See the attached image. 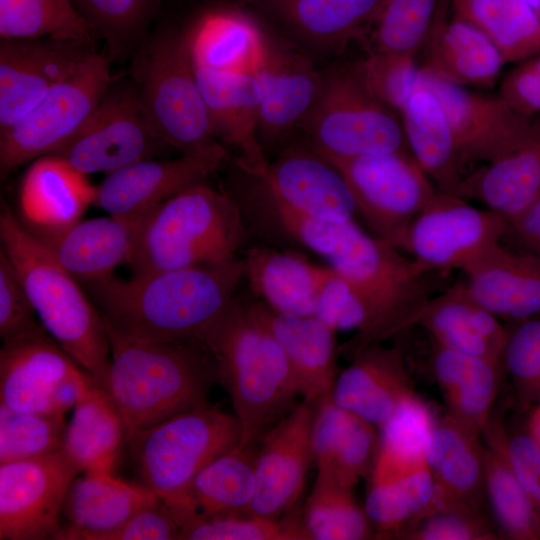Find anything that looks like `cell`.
<instances>
[{
	"label": "cell",
	"mask_w": 540,
	"mask_h": 540,
	"mask_svg": "<svg viewBox=\"0 0 540 540\" xmlns=\"http://www.w3.org/2000/svg\"><path fill=\"white\" fill-rule=\"evenodd\" d=\"M242 258L85 284L106 325L146 340L200 339L236 297Z\"/></svg>",
	"instance_id": "1"
},
{
	"label": "cell",
	"mask_w": 540,
	"mask_h": 540,
	"mask_svg": "<svg viewBox=\"0 0 540 540\" xmlns=\"http://www.w3.org/2000/svg\"><path fill=\"white\" fill-rule=\"evenodd\" d=\"M105 326L110 362L99 385L120 412L127 439L137 431L209 404L218 372L200 340L137 339Z\"/></svg>",
	"instance_id": "2"
},
{
	"label": "cell",
	"mask_w": 540,
	"mask_h": 540,
	"mask_svg": "<svg viewBox=\"0 0 540 540\" xmlns=\"http://www.w3.org/2000/svg\"><path fill=\"white\" fill-rule=\"evenodd\" d=\"M199 340L230 396L241 429L239 445H255L300 396L285 353L237 295Z\"/></svg>",
	"instance_id": "3"
},
{
	"label": "cell",
	"mask_w": 540,
	"mask_h": 540,
	"mask_svg": "<svg viewBox=\"0 0 540 540\" xmlns=\"http://www.w3.org/2000/svg\"><path fill=\"white\" fill-rule=\"evenodd\" d=\"M248 238L241 212L223 189L194 185L143 213L127 264L144 275L237 258Z\"/></svg>",
	"instance_id": "4"
},
{
	"label": "cell",
	"mask_w": 540,
	"mask_h": 540,
	"mask_svg": "<svg viewBox=\"0 0 540 540\" xmlns=\"http://www.w3.org/2000/svg\"><path fill=\"white\" fill-rule=\"evenodd\" d=\"M1 251L17 273L39 321L69 356L100 384L110 362L104 320L51 252L6 203L0 213Z\"/></svg>",
	"instance_id": "5"
},
{
	"label": "cell",
	"mask_w": 540,
	"mask_h": 540,
	"mask_svg": "<svg viewBox=\"0 0 540 540\" xmlns=\"http://www.w3.org/2000/svg\"><path fill=\"white\" fill-rule=\"evenodd\" d=\"M390 243L370 236L355 221L327 259L359 296L365 323L338 348L351 358L374 342H383L406 330L409 319L434 295L435 272Z\"/></svg>",
	"instance_id": "6"
},
{
	"label": "cell",
	"mask_w": 540,
	"mask_h": 540,
	"mask_svg": "<svg viewBox=\"0 0 540 540\" xmlns=\"http://www.w3.org/2000/svg\"><path fill=\"white\" fill-rule=\"evenodd\" d=\"M240 438L235 415L208 404L135 432L126 447L140 484L177 506L198 472Z\"/></svg>",
	"instance_id": "7"
},
{
	"label": "cell",
	"mask_w": 540,
	"mask_h": 540,
	"mask_svg": "<svg viewBox=\"0 0 540 540\" xmlns=\"http://www.w3.org/2000/svg\"><path fill=\"white\" fill-rule=\"evenodd\" d=\"M301 128L304 142L328 160L409 151L400 115L373 96L350 67L324 74Z\"/></svg>",
	"instance_id": "8"
},
{
	"label": "cell",
	"mask_w": 540,
	"mask_h": 540,
	"mask_svg": "<svg viewBox=\"0 0 540 540\" xmlns=\"http://www.w3.org/2000/svg\"><path fill=\"white\" fill-rule=\"evenodd\" d=\"M159 137L180 154L219 144L211 131L186 32H166L147 46L135 85Z\"/></svg>",
	"instance_id": "9"
},
{
	"label": "cell",
	"mask_w": 540,
	"mask_h": 540,
	"mask_svg": "<svg viewBox=\"0 0 540 540\" xmlns=\"http://www.w3.org/2000/svg\"><path fill=\"white\" fill-rule=\"evenodd\" d=\"M110 59L91 53L26 115L0 133V174L50 155L83 124L111 88Z\"/></svg>",
	"instance_id": "10"
},
{
	"label": "cell",
	"mask_w": 540,
	"mask_h": 540,
	"mask_svg": "<svg viewBox=\"0 0 540 540\" xmlns=\"http://www.w3.org/2000/svg\"><path fill=\"white\" fill-rule=\"evenodd\" d=\"M329 161L346 180L357 213L375 236L402 250L411 223L438 192L411 153Z\"/></svg>",
	"instance_id": "11"
},
{
	"label": "cell",
	"mask_w": 540,
	"mask_h": 540,
	"mask_svg": "<svg viewBox=\"0 0 540 540\" xmlns=\"http://www.w3.org/2000/svg\"><path fill=\"white\" fill-rule=\"evenodd\" d=\"M170 147L150 122L135 85L106 93L79 129L50 155L87 175L109 174Z\"/></svg>",
	"instance_id": "12"
},
{
	"label": "cell",
	"mask_w": 540,
	"mask_h": 540,
	"mask_svg": "<svg viewBox=\"0 0 540 540\" xmlns=\"http://www.w3.org/2000/svg\"><path fill=\"white\" fill-rule=\"evenodd\" d=\"M507 225L493 210L438 191L411 223L402 250L433 271L464 272L502 243Z\"/></svg>",
	"instance_id": "13"
},
{
	"label": "cell",
	"mask_w": 540,
	"mask_h": 540,
	"mask_svg": "<svg viewBox=\"0 0 540 540\" xmlns=\"http://www.w3.org/2000/svg\"><path fill=\"white\" fill-rule=\"evenodd\" d=\"M88 373L41 328L3 342L0 405L26 413L65 415Z\"/></svg>",
	"instance_id": "14"
},
{
	"label": "cell",
	"mask_w": 540,
	"mask_h": 540,
	"mask_svg": "<svg viewBox=\"0 0 540 540\" xmlns=\"http://www.w3.org/2000/svg\"><path fill=\"white\" fill-rule=\"evenodd\" d=\"M80 473L63 450L0 463V539H53L67 490Z\"/></svg>",
	"instance_id": "15"
},
{
	"label": "cell",
	"mask_w": 540,
	"mask_h": 540,
	"mask_svg": "<svg viewBox=\"0 0 540 540\" xmlns=\"http://www.w3.org/2000/svg\"><path fill=\"white\" fill-rule=\"evenodd\" d=\"M230 159L221 143L174 159H145L106 174L96 186L95 206L109 215L138 217L206 180Z\"/></svg>",
	"instance_id": "16"
},
{
	"label": "cell",
	"mask_w": 540,
	"mask_h": 540,
	"mask_svg": "<svg viewBox=\"0 0 540 540\" xmlns=\"http://www.w3.org/2000/svg\"><path fill=\"white\" fill-rule=\"evenodd\" d=\"M435 94L448 118L466 164L488 163L510 150L535 117L516 112L497 96H487L444 80L419 67L415 87Z\"/></svg>",
	"instance_id": "17"
},
{
	"label": "cell",
	"mask_w": 540,
	"mask_h": 540,
	"mask_svg": "<svg viewBox=\"0 0 540 540\" xmlns=\"http://www.w3.org/2000/svg\"><path fill=\"white\" fill-rule=\"evenodd\" d=\"M94 51L93 43L1 39L0 133L26 115Z\"/></svg>",
	"instance_id": "18"
},
{
	"label": "cell",
	"mask_w": 540,
	"mask_h": 540,
	"mask_svg": "<svg viewBox=\"0 0 540 540\" xmlns=\"http://www.w3.org/2000/svg\"><path fill=\"white\" fill-rule=\"evenodd\" d=\"M315 407L316 403L302 399L261 438L251 514L280 518L297 503L313 463L311 429Z\"/></svg>",
	"instance_id": "19"
},
{
	"label": "cell",
	"mask_w": 540,
	"mask_h": 540,
	"mask_svg": "<svg viewBox=\"0 0 540 540\" xmlns=\"http://www.w3.org/2000/svg\"><path fill=\"white\" fill-rule=\"evenodd\" d=\"M253 74L261 88L258 138L267 156L302 127L319 96L324 74L303 54L268 38Z\"/></svg>",
	"instance_id": "20"
},
{
	"label": "cell",
	"mask_w": 540,
	"mask_h": 540,
	"mask_svg": "<svg viewBox=\"0 0 540 540\" xmlns=\"http://www.w3.org/2000/svg\"><path fill=\"white\" fill-rule=\"evenodd\" d=\"M225 190L237 204L248 236L271 246H298L328 259L345 239L354 220L335 223L298 211L273 195L260 181L234 162Z\"/></svg>",
	"instance_id": "21"
},
{
	"label": "cell",
	"mask_w": 540,
	"mask_h": 540,
	"mask_svg": "<svg viewBox=\"0 0 540 540\" xmlns=\"http://www.w3.org/2000/svg\"><path fill=\"white\" fill-rule=\"evenodd\" d=\"M256 176L278 199L313 217L345 223L357 213L340 171L304 141L285 145L266 172Z\"/></svg>",
	"instance_id": "22"
},
{
	"label": "cell",
	"mask_w": 540,
	"mask_h": 540,
	"mask_svg": "<svg viewBox=\"0 0 540 540\" xmlns=\"http://www.w3.org/2000/svg\"><path fill=\"white\" fill-rule=\"evenodd\" d=\"M194 65L214 138L236 152L238 167L263 175L269 160L258 138L261 88L255 75Z\"/></svg>",
	"instance_id": "23"
},
{
	"label": "cell",
	"mask_w": 540,
	"mask_h": 540,
	"mask_svg": "<svg viewBox=\"0 0 540 540\" xmlns=\"http://www.w3.org/2000/svg\"><path fill=\"white\" fill-rule=\"evenodd\" d=\"M243 301L281 346L302 399L318 403L331 396L337 378L336 331L316 316L283 314L253 297Z\"/></svg>",
	"instance_id": "24"
},
{
	"label": "cell",
	"mask_w": 540,
	"mask_h": 540,
	"mask_svg": "<svg viewBox=\"0 0 540 540\" xmlns=\"http://www.w3.org/2000/svg\"><path fill=\"white\" fill-rule=\"evenodd\" d=\"M484 449L482 435L448 413L435 422L426 456L434 491L420 514L452 506L484 510Z\"/></svg>",
	"instance_id": "25"
},
{
	"label": "cell",
	"mask_w": 540,
	"mask_h": 540,
	"mask_svg": "<svg viewBox=\"0 0 540 540\" xmlns=\"http://www.w3.org/2000/svg\"><path fill=\"white\" fill-rule=\"evenodd\" d=\"M140 216L109 215L54 229L25 228L67 272L88 284L113 275L119 265L127 263Z\"/></svg>",
	"instance_id": "26"
},
{
	"label": "cell",
	"mask_w": 540,
	"mask_h": 540,
	"mask_svg": "<svg viewBox=\"0 0 540 540\" xmlns=\"http://www.w3.org/2000/svg\"><path fill=\"white\" fill-rule=\"evenodd\" d=\"M415 326L443 347L502 362L508 328L471 297L465 281L434 294L409 319L406 330Z\"/></svg>",
	"instance_id": "27"
},
{
	"label": "cell",
	"mask_w": 540,
	"mask_h": 540,
	"mask_svg": "<svg viewBox=\"0 0 540 540\" xmlns=\"http://www.w3.org/2000/svg\"><path fill=\"white\" fill-rule=\"evenodd\" d=\"M350 359L337 375L331 398L379 428L414 392L402 349L374 342Z\"/></svg>",
	"instance_id": "28"
},
{
	"label": "cell",
	"mask_w": 540,
	"mask_h": 540,
	"mask_svg": "<svg viewBox=\"0 0 540 540\" xmlns=\"http://www.w3.org/2000/svg\"><path fill=\"white\" fill-rule=\"evenodd\" d=\"M78 475L62 505L61 514L66 523L53 539L101 540L159 497L142 484L124 481L112 473Z\"/></svg>",
	"instance_id": "29"
},
{
	"label": "cell",
	"mask_w": 540,
	"mask_h": 540,
	"mask_svg": "<svg viewBox=\"0 0 540 540\" xmlns=\"http://www.w3.org/2000/svg\"><path fill=\"white\" fill-rule=\"evenodd\" d=\"M471 297L499 319L540 317V256L499 244L464 272Z\"/></svg>",
	"instance_id": "30"
},
{
	"label": "cell",
	"mask_w": 540,
	"mask_h": 540,
	"mask_svg": "<svg viewBox=\"0 0 540 540\" xmlns=\"http://www.w3.org/2000/svg\"><path fill=\"white\" fill-rule=\"evenodd\" d=\"M455 195L476 200L507 221L540 198V119L506 153L466 174Z\"/></svg>",
	"instance_id": "31"
},
{
	"label": "cell",
	"mask_w": 540,
	"mask_h": 540,
	"mask_svg": "<svg viewBox=\"0 0 540 540\" xmlns=\"http://www.w3.org/2000/svg\"><path fill=\"white\" fill-rule=\"evenodd\" d=\"M242 260L255 298L283 314L314 316L329 265H317L294 250L268 244L247 248Z\"/></svg>",
	"instance_id": "32"
},
{
	"label": "cell",
	"mask_w": 540,
	"mask_h": 540,
	"mask_svg": "<svg viewBox=\"0 0 540 540\" xmlns=\"http://www.w3.org/2000/svg\"><path fill=\"white\" fill-rule=\"evenodd\" d=\"M442 0L432 31L424 45L422 69L451 83L491 88L506 63L494 43L472 24L447 17Z\"/></svg>",
	"instance_id": "33"
},
{
	"label": "cell",
	"mask_w": 540,
	"mask_h": 540,
	"mask_svg": "<svg viewBox=\"0 0 540 540\" xmlns=\"http://www.w3.org/2000/svg\"><path fill=\"white\" fill-rule=\"evenodd\" d=\"M376 428L337 405L331 396L316 403L311 447L317 471L353 489L371 473L379 446Z\"/></svg>",
	"instance_id": "34"
},
{
	"label": "cell",
	"mask_w": 540,
	"mask_h": 540,
	"mask_svg": "<svg viewBox=\"0 0 540 540\" xmlns=\"http://www.w3.org/2000/svg\"><path fill=\"white\" fill-rule=\"evenodd\" d=\"M126 445L127 431L120 412L88 373L81 381L62 450L81 473L113 474Z\"/></svg>",
	"instance_id": "35"
},
{
	"label": "cell",
	"mask_w": 540,
	"mask_h": 540,
	"mask_svg": "<svg viewBox=\"0 0 540 540\" xmlns=\"http://www.w3.org/2000/svg\"><path fill=\"white\" fill-rule=\"evenodd\" d=\"M95 196L96 186L85 174L56 156H42L22 180L19 219L27 228L63 227L80 220Z\"/></svg>",
	"instance_id": "36"
},
{
	"label": "cell",
	"mask_w": 540,
	"mask_h": 540,
	"mask_svg": "<svg viewBox=\"0 0 540 540\" xmlns=\"http://www.w3.org/2000/svg\"><path fill=\"white\" fill-rule=\"evenodd\" d=\"M429 363L447 413L483 436L500 390L502 362L461 353L432 341Z\"/></svg>",
	"instance_id": "37"
},
{
	"label": "cell",
	"mask_w": 540,
	"mask_h": 540,
	"mask_svg": "<svg viewBox=\"0 0 540 540\" xmlns=\"http://www.w3.org/2000/svg\"><path fill=\"white\" fill-rule=\"evenodd\" d=\"M400 118L413 158L438 191L455 194L467 164L435 94L425 87H415Z\"/></svg>",
	"instance_id": "38"
},
{
	"label": "cell",
	"mask_w": 540,
	"mask_h": 540,
	"mask_svg": "<svg viewBox=\"0 0 540 540\" xmlns=\"http://www.w3.org/2000/svg\"><path fill=\"white\" fill-rule=\"evenodd\" d=\"M501 418L494 411L482 436L486 502L500 538L540 540V516L509 462L507 431Z\"/></svg>",
	"instance_id": "39"
},
{
	"label": "cell",
	"mask_w": 540,
	"mask_h": 540,
	"mask_svg": "<svg viewBox=\"0 0 540 540\" xmlns=\"http://www.w3.org/2000/svg\"><path fill=\"white\" fill-rule=\"evenodd\" d=\"M186 34L196 65L241 73L255 71L267 38L251 17L228 9L202 14Z\"/></svg>",
	"instance_id": "40"
},
{
	"label": "cell",
	"mask_w": 540,
	"mask_h": 540,
	"mask_svg": "<svg viewBox=\"0 0 540 540\" xmlns=\"http://www.w3.org/2000/svg\"><path fill=\"white\" fill-rule=\"evenodd\" d=\"M253 448L237 445L213 459L194 477L181 504L170 505L181 517L249 514L255 493Z\"/></svg>",
	"instance_id": "41"
},
{
	"label": "cell",
	"mask_w": 540,
	"mask_h": 540,
	"mask_svg": "<svg viewBox=\"0 0 540 540\" xmlns=\"http://www.w3.org/2000/svg\"><path fill=\"white\" fill-rule=\"evenodd\" d=\"M435 422L430 407L415 392L405 397L379 427V446L370 483L427 467V446Z\"/></svg>",
	"instance_id": "42"
},
{
	"label": "cell",
	"mask_w": 540,
	"mask_h": 540,
	"mask_svg": "<svg viewBox=\"0 0 540 540\" xmlns=\"http://www.w3.org/2000/svg\"><path fill=\"white\" fill-rule=\"evenodd\" d=\"M452 16L487 36L505 62H522L540 53V21L524 0H448Z\"/></svg>",
	"instance_id": "43"
},
{
	"label": "cell",
	"mask_w": 540,
	"mask_h": 540,
	"mask_svg": "<svg viewBox=\"0 0 540 540\" xmlns=\"http://www.w3.org/2000/svg\"><path fill=\"white\" fill-rule=\"evenodd\" d=\"M384 0H272L283 18L310 40L342 44L365 32Z\"/></svg>",
	"instance_id": "44"
},
{
	"label": "cell",
	"mask_w": 540,
	"mask_h": 540,
	"mask_svg": "<svg viewBox=\"0 0 540 540\" xmlns=\"http://www.w3.org/2000/svg\"><path fill=\"white\" fill-rule=\"evenodd\" d=\"M94 34L72 0H0L1 39L93 43Z\"/></svg>",
	"instance_id": "45"
},
{
	"label": "cell",
	"mask_w": 540,
	"mask_h": 540,
	"mask_svg": "<svg viewBox=\"0 0 540 540\" xmlns=\"http://www.w3.org/2000/svg\"><path fill=\"white\" fill-rule=\"evenodd\" d=\"M302 521L310 540H364L376 538L364 508L357 505L352 489L317 471Z\"/></svg>",
	"instance_id": "46"
},
{
	"label": "cell",
	"mask_w": 540,
	"mask_h": 540,
	"mask_svg": "<svg viewBox=\"0 0 540 540\" xmlns=\"http://www.w3.org/2000/svg\"><path fill=\"white\" fill-rule=\"evenodd\" d=\"M433 491L428 466L394 479L370 483L364 511L376 538H396L428 506Z\"/></svg>",
	"instance_id": "47"
},
{
	"label": "cell",
	"mask_w": 540,
	"mask_h": 540,
	"mask_svg": "<svg viewBox=\"0 0 540 540\" xmlns=\"http://www.w3.org/2000/svg\"><path fill=\"white\" fill-rule=\"evenodd\" d=\"M442 0H384L370 23L372 49L416 58L432 31Z\"/></svg>",
	"instance_id": "48"
},
{
	"label": "cell",
	"mask_w": 540,
	"mask_h": 540,
	"mask_svg": "<svg viewBox=\"0 0 540 540\" xmlns=\"http://www.w3.org/2000/svg\"><path fill=\"white\" fill-rule=\"evenodd\" d=\"M180 540H310L295 515L271 518L256 514L209 516L194 513L182 525Z\"/></svg>",
	"instance_id": "49"
},
{
	"label": "cell",
	"mask_w": 540,
	"mask_h": 540,
	"mask_svg": "<svg viewBox=\"0 0 540 540\" xmlns=\"http://www.w3.org/2000/svg\"><path fill=\"white\" fill-rule=\"evenodd\" d=\"M75 1L95 33L105 39L111 60L127 56L140 44L160 0Z\"/></svg>",
	"instance_id": "50"
},
{
	"label": "cell",
	"mask_w": 540,
	"mask_h": 540,
	"mask_svg": "<svg viewBox=\"0 0 540 540\" xmlns=\"http://www.w3.org/2000/svg\"><path fill=\"white\" fill-rule=\"evenodd\" d=\"M66 426L65 415L19 412L0 405V463L62 450Z\"/></svg>",
	"instance_id": "51"
},
{
	"label": "cell",
	"mask_w": 540,
	"mask_h": 540,
	"mask_svg": "<svg viewBox=\"0 0 540 540\" xmlns=\"http://www.w3.org/2000/svg\"><path fill=\"white\" fill-rule=\"evenodd\" d=\"M519 408L540 402V317L512 322L502 354Z\"/></svg>",
	"instance_id": "52"
},
{
	"label": "cell",
	"mask_w": 540,
	"mask_h": 540,
	"mask_svg": "<svg viewBox=\"0 0 540 540\" xmlns=\"http://www.w3.org/2000/svg\"><path fill=\"white\" fill-rule=\"evenodd\" d=\"M405 540H496L493 521L484 510L452 506L425 512L413 519L396 536Z\"/></svg>",
	"instance_id": "53"
},
{
	"label": "cell",
	"mask_w": 540,
	"mask_h": 540,
	"mask_svg": "<svg viewBox=\"0 0 540 540\" xmlns=\"http://www.w3.org/2000/svg\"><path fill=\"white\" fill-rule=\"evenodd\" d=\"M415 59L369 52L350 68L373 96L400 115L415 89L419 69Z\"/></svg>",
	"instance_id": "54"
},
{
	"label": "cell",
	"mask_w": 540,
	"mask_h": 540,
	"mask_svg": "<svg viewBox=\"0 0 540 540\" xmlns=\"http://www.w3.org/2000/svg\"><path fill=\"white\" fill-rule=\"evenodd\" d=\"M42 327L8 258L0 252V336L3 342Z\"/></svg>",
	"instance_id": "55"
},
{
	"label": "cell",
	"mask_w": 540,
	"mask_h": 540,
	"mask_svg": "<svg viewBox=\"0 0 540 540\" xmlns=\"http://www.w3.org/2000/svg\"><path fill=\"white\" fill-rule=\"evenodd\" d=\"M314 316L336 332H357L366 318L359 296L349 282L332 268L319 292Z\"/></svg>",
	"instance_id": "56"
},
{
	"label": "cell",
	"mask_w": 540,
	"mask_h": 540,
	"mask_svg": "<svg viewBox=\"0 0 540 540\" xmlns=\"http://www.w3.org/2000/svg\"><path fill=\"white\" fill-rule=\"evenodd\" d=\"M180 533L181 525L174 509L158 497L101 540H175Z\"/></svg>",
	"instance_id": "57"
},
{
	"label": "cell",
	"mask_w": 540,
	"mask_h": 540,
	"mask_svg": "<svg viewBox=\"0 0 540 540\" xmlns=\"http://www.w3.org/2000/svg\"><path fill=\"white\" fill-rule=\"evenodd\" d=\"M507 455L520 484L540 516V446L524 431L507 432Z\"/></svg>",
	"instance_id": "58"
},
{
	"label": "cell",
	"mask_w": 540,
	"mask_h": 540,
	"mask_svg": "<svg viewBox=\"0 0 540 540\" xmlns=\"http://www.w3.org/2000/svg\"><path fill=\"white\" fill-rule=\"evenodd\" d=\"M498 96L516 112L535 117L540 114V72L527 60L502 79Z\"/></svg>",
	"instance_id": "59"
},
{
	"label": "cell",
	"mask_w": 540,
	"mask_h": 540,
	"mask_svg": "<svg viewBox=\"0 0 540 540\" xmlns=\"http://www.w3.org/2000/svg\"><path fill=\"white\" fill-rule=\"evenodd\" d=\"M503 240L515 245L514 249L540 256V198L508 221Z\"/></svg>",
	"instance_id": "60"
},
{
	"label": "cell",
	"mask_w": 540,
	"mask_h": 540,
	"mask_svg": "<svg viewBox=\"0 0 540 540\" xmlns=\"http://www.w3.org/2000/svg\"><path fill=\"white\" fill-rule=\"evenodd\" d=\"M525 430L540 446V402L528 410Z\"/></svg>",
	"instance_id": "61"
},
{
	"label": "cell",
	"mask_w": 540,
	"mask_h": 540,
	"mask_svg": "<svg viewBox=\"0 0 540 540\" xmlns=\"http://www.w3.org/2000/svg\"><path fill=\"white\" fill-rule=\"evenodd\" d=\"M524 2L540 21V0H524Z\"/></svg>",
	"instance_id": "62"
},
{
	"label": "cell",
	"mask_w": 540,
	"mask_h": 540,
	"mask_svg": "<svg viewBox=\"0 0 540 540\" xmlns=\"http://www.w3.org/2000/svg\"><path fill=\"white\" fill-rule=\"evenodd\" d=\"M527 61L540 72V53L527 59Z\"/></svg>",
	"instance_id": "63"
}]
</instances>
